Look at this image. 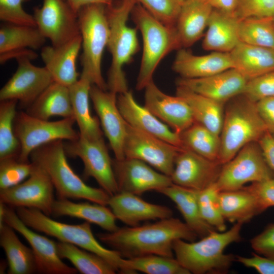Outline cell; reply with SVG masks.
<instances>
[{"label":"cell","instance_id":"cell-1","mask_svg":"<svg viewBox=\"0 0 274 274\" xmlns=\"http://www.w3.org/2000/svg\"><path fill=\"white\" fill-rule=\"evenodd\" d=\"M97 237L124 258L147 255L173 257L175 241H195L197 235L187 224L173 217L136 226L119 227Z\"/></svg>","mask_w":274,"mask_h":274},{"label":"cell","instance_id":"cell-2","mask_svg":"<svg viewBox=\"0 0 274 274\" xmlns=\"http://www.w3.org/2000/svg\"><path fill=\"white\" fill-rule=\"evenodd\" d=\"M243 224L235 223L229 230L223 232L214 230L197 242L175 241L173 249L176 259L190 273H226L235 257L225 254L224 250L231 244L242 240Z\"/></svg>","mask_w":274,"mask_h":274},{"label":"cell","instance_id":"cell-3","mask_svg":"<svg viewBox=\"0 0 274 274\" xmlns=\"http://www.w3.org/2000/svg\"><path fill=\"white\" fill-rule=\"evenodd\" d=\"M136 0H114L106 5L105 11L110 29L107 48L112 56L107 81L108 90L117 94L128 91L123 70L139 50L137 28L127 24Z\"/></svg>","mask_w":274,"mask_h":274},{"label":"cell","instance_id":"cell-4","mask_svg":"<svg viewBox=\"0 0 274 274\" xmlns=\"http://www.w3.org/2000/svg\"><path fill=\"white\" fill-rule=\"evenodd\" d=\"M63 140H56L33 150L31 162L49 176L59 199H85L108 206L110 195L101 188L87 185L70 165Z\"/></svg>","mask_w":274,"mask_h":274},{"label":"cell","instance_id":"cell-5","mask_svg":"<svg viewBox=\"0 0 274 274\" xmlns=\"http://www.w3.org/2000/svg\"><path fill=\"white\" fill-rule=\"evenodd\" d=\"M226 104L218 160L222 165L248 144L258 142L267 131L257 112L256 102L241 94Z\"/></svg>","mask_w":274,"mask_h":274},{"label":"cell","instance_id":"cell-6","mask_svg":"<svg viewBox=\"0 0 274 274\" xmlns=\"http://www.w3.org/2000/svg\"><path fill=\"white\" fill-rule=\"evenodd\" d=\"M133 21L143 38V54L135 89L142 90L153 80L162 59L174 50L181 49L175 26L167 25L137 3L131 12Z\"/></svg>","mask_w":274,"mask_h":274},{"label":"cell","instance_id":"cell-7","mask_svg":"<svg viewBox=\"0 0 274 274\" xmlns=\"http://www.w3.org/2000/svg\"><path fill=\"white\" fill-rule=\"evenodd\" d=\"M16 212L22 221L32 229L97 254L112 265L117 272L122 273L124 258L117 251L100 244L95 237L89 222L80 224L62 223L38 210L25 207L17 208Z\"/></svg>","mask_w":274,"mask_h":274},{"label":"cell","instance_id":"cell-8","mask_svg":"<svg viewBox=\"0 0 274 274\" xmlns=\"http://www.w3.org/2000/svg\"><path fill=\"white\" fill-rule=\"evenodd\" d=\"M105 7L106 5L99 4L85 6L79 11L78 20L83 50L80 77L87 78L92 85L102 90H108L101 68L102 56L110 36Z\"/></svg>","mask_w":274,"mask_h":274},{"label":"cell","instance_id":"cell-9","mask_svg":"<svg viewBox=\"0 0 274 274\" xmlns=\"http://www.w3.org/2000/svg\"><path fill=\"white\" fill-rule=\"evenodd\" d=\"M74 117L49 121L33 117L26 112L16 113L14 121V132L20 144L19 161L29 162L32 152L50 142L65 140L72 141L79 136L74 128Z\"/></svg>","mask_w":274,"mask_h":274},{"label":"cell","instance_id":"cell-10","mask_svg":"<svg viewBox=\"0 0 274 274\" xmlns=\"http://www.w3.org/2000/svg\"><path fill=\"white\" fill-rule=\"evenodd\" d=\"M274 178L258 142L248 144L229 161L222 165L216 182L219 191L237 190L248 183Z\"/></svg>","mask_w":274,"mask_h":274},{"label":"cell","instance_id":"cell-11","mask_svg":"<svg viewBox=\"0 0 274 274\" xmlns=\"http://www.w3.org/2000/svg\"><path fill=\"white\" fill-rule=\"evenodd\" d=\"M67 156L80 158L84 164L83 177L94 179L110 196L119 192L111 158L104 138L85 139L79 135L64 144Z\"/></svg>","mask_w":274,"mask_h":274},{"label":"cell","instance_id":"cell-12","mask_svg":"<svg viewBox=\"0 0 274 274\" xmlns=\"http://www.w3.org/2000/svg\"><path fill=\"white\" fill-rule=\"evenodd\" d=\"M181 148L138 129L127 123L123 145L125 158L143 161L158 172L170 176Z\"/></svg>","mask_w":274,"mask_h":274},{"label":"cell","instance_id":"cell-13","mask_svg":"<svg viewBox=\"0 0 274 274\" xmlns=\"http://www.w3.org/2000/svg\"><path fill=\"white\" fill-rule=\"evenodd\" d=\"M34 165L26 180L14 186L0 190V201L13 208L35 209L50 216L55 200V189L46 172L38 165Z\"/></svg>","mask_w":274,"mask_h":274},{"label":"cell","instance_id":"cell-14","mask_svg":"<svg viewBox=\"0 0 274 274\" xmlns=\"http://www.w3.org/2000/svg\"><path fill=\"white\" fill-rule=\"evenodd\" d=\"M33 16L42 35L53 46L61 45L80 35L78 14L66 0H43Z\"/></svg>","mask_w":274,"mask_h":274},{"label":"cell","instance_id":"cell-15","mask_svg":"<svg viewBox=\"0 0 274 274\" xmlns=\"http://www.w3.org/2000/svg\"><path fill=\"white\" fill-rule=\"evenodd\" d=\"M4 222L21 234L30 245L37 271L43 274H75L78 270L63 262L59 257L57 242L41 235L26 225L13 208L5 204Z\"/></svg>","mask_w":274,"mask_h":274},{"label":"cell","instance_id":"cell-16","mask_svg":"<svg viewBox=\"0 0 274 274\" xmlns=\"http://www.w3.org/2000/svg\"><path fill=\"white\" fill-rule=\"evenodd\" d=\"M16 60L17 68L1 88L0 100L15 99L27 108L54 80L45 66L34 65L30 59L22 57Z\"/></svg>","mask_w":274,"mask_h":274},{"label":"cell","instance_id":"cell-17","mask_svg":"<svg viewBox=\"0 0 274 274\" xmlns=\"http://www.w3.org/2000/svg\"><path fill=\"white\" fill-rule=\"evenodd\" d=\"M112 165L119 192L141 196L150 191L158 192L173 184L169 176L139 159L114 158Z\"/></svg>","mask_w":274,"mask_h":274},{"label":"cell","instance_id":"cell-18","mask_svg":"<svg viewBox=\"0 0 274 274\" xmlns=\"http://www.w3.org/2000/svg\"><path fill=\"white\" fill-rule=\"evenodd\" d=\"M222 164L187 148L179 151L170 176L173 184L201 191L215 183Z\"/></svg>","mask_w":274,"mask_h":274},{"label":"cell","instance_id":"cell-19","mask_svg":"<svg viewBox=\"0 0 274 274\" xmlns=\"http://www.w3.org/2000/svg\"><path fill=\"white\" fill-rule=\"evenodd\" d=\"M117 94L102 90L92 85L90 90L91 99L102 130L108 139L117 160L124 159L123 145L126 132L127 122L117 104Z\"/></svg>","mask_w":274,"mask_h":274},{"label":"cell","instance_id":"cell-20","mask_svg":"<svg viewBox=\"0 0 274 274\" xmlns=\"http://www.w3.org/2000/svg\"><path fill=\"white\" fill-rule=\"evenodd\" d=\"M144 89V107L175 132L180 134L194 123L191 110L182 97L164 93L153 80Z\"/></svg>","mask_w":274,"mask_h":274},{"label":"cell","instance_id":"cell-21","mask_svg":"<svg viewBox=\"0 0 274 274\" xmlns=\"http://www.w3.org/2000/svg\"><path fill=\"white\" fill-rule=\"evenodd\" d=\"M247 82L240 73L231 68L203 78L180 77L176 84L225 105L232 98L242 94Z\"/></svg>","mask_w":274,"mask_h":274},{"label":"cell","instance_id":"cell-22","mask_svg":"<svg viewBox=\"0 0 274 274\" xmlns=\"http://www.w3.org/2000/svg\"><path fill=\"white\" fill-rule=\"evenodd\" d=\"M117 104L125 121L130 126L183 148L179 134L160 120L135 100L131 91L117 95Z\"/></svg>","mask_w":274,"mask_h":274},{"label":"cell","instance_id":"cell-23","mask_svg":"<svg viewBox=\"0 0 274 274\" xmlns=\"http://www.w3.org/2000/svg\"><path fill=\"white\" fill-rule=\"evenodd\" d=\"M108 206L117 220L127 226H136L143 221L159 220L173 217L168 207L149 202L140 196L119 192L110 196Z\"/></svg>","mask_w":274,"mask_h":274},{"label":"cell","instance_id":"cell-24","mask_svg":"<svg viewBox=\"0 0 274 274\" xmlns=\"http://www.w3.org/2000/svg\"><path fill=\"white\" fill-rule=\"evenodd\" d=\"M81 47L80 35L61 45L42 48V60L54 82L70 87L79 80L76 62Z\"/></svg>","mask_w":274,"mask_h":274},{"label":"cell","instance_id":"cell-25","mask_svg":"<svg viewBox=\"0 0 274 274\" xmlns=\"http://www.w3.org/2000/svg\"><path fill=\"white\" fill-rule=\"evenodd\" d=\"M233 68L229 53L212 52L196 55L185 48L178 50L172 68L181 78H200Z\"/></svg>","mask_w":274,"mask_h":274},{"label":"cell","instance_id":"cell-26","mask_svg":"<svg viewBox=\"0 0 274 274\" xmlns=\"http://www.w3.org/2000/svg\"><path fill=\"white\" fill-rule=\"evenodd\" d=\"M213 9L206 0H186L182 4L175 25L181 48L189 47L200 39Z\"/></svg>","mask_w":274,"mask_h":274},{"label":"cell","instance_id":"cell-27","mask_svg":"<svg viewBox=\"0 0 274 274\" xmlns=\"http://www.w3.org/2000/svg\"><path fill=\"white\" fill-rule=\"evenodd\" d=\"M239 20L235 13L213 9L202 41V48L213 52L229 53L239 42Z\"/></svg>","mask_w":274,"mask_h":274},{"label":"cell","instance_id":"cell-28","mask_svg":"<svg viewBox=\"0 0 274 274\" xmlns=\"http://www.w3.org/2000/svg\"><path fill=\"white\" fill-rule=\"evenodd\" d=\"M233 68L247 80L274 70V49L239 42L229 52Z\"/></svg>","mask_w":274,"mask_h":274},{"label":"cell","instance_id":"cell-29","mask_svg":"<svg viewBox=\"0 0 274 274\" xmlns=\"http://www.w3.org/2000/svg\"><path fill=\"white\" fill-rule=\"evenodd\" d=\"M92 85L88 79L80 77L68 88L79 135L85 139L95 140L103 138V131L98 118L92 116L90 111V90Z\"/></svg>","mask_w":274,"mask_h":274},{"label":"cell","instance_id":"cell-30","mask_svg":"<svg viewBox=\"0 0 274 274\" xmlns=\"http://www.w3.org/2000/svg\"><path fill=\"white\" fill-rule=\"evenodd\" d=\"M52 215L82 219L109 232L119 228L116 222L117 219L110 208L94 202H75L68 199L58 198L54 201Z\"/></svg>","mask_w":274,"mask_h":274},{"label":"cell","instance_id":"cell-31","mask_svg":"<svg viewBox=\"0 0 274 274\" xmlns=\"http://www.w3.org/2000/svg\"><path fill=\"white\" fill-rule=\"evenodd\" d=\"M158 192L167 197L175 203L185 223L197 236L202 238L216 230L201 216L198 200L199 191L173 183Z\"/></svg>","mask_w":274,"mask_h":274},{"label":"cell","instance_id":"cell-32","mask_svg":"<svg viewBox=\"0 0 274 274\" xmlns=\"http://www.w3.org/2000/svg\"><path fill=\"white\" fill-rule=\"evenodd\" d=\"M26 112L46 120L54 116L74 117L68 87L54 81L27 108Z\"/></svg>","mask_w":274,"mask_h":274},{"label":"cell","instance_id":"cell-33","mask_svg":"<svg viewBox=\"0 0 274 274\" xmlns=\"http://www.w3.org/2000/svg\"><path fill=\"white\" fill-rule=\"evenodd\" d=\"M218 200L224 219L231 223L244 224L262 213L255 195L245 186L237 190L220 191Z\"/></svg>","mask_w":274,"mask_h":274},{"label":"cell","instance_id":"cell-34","mask_svg":"<svg viewBox=\"0 0 274 274\" xmlns=\"http://www.w3.org/2000/svg\"><path fill=\"white\" fill-rule=\"evenodd\" d=\"M176 95L184 98L189 105L195 122L215 134L220 135L224 118V104L181 86H177Z\"/></svg>","mask_w":274,"mask_h":274},{"label":"cell","instance_id":"cell-35","mask_svg":"<svg viewBox=\"0 0 274 274\" xmlns=\"http://www.w3.org/2000/svg\"><path fill=\"white\" fill-rule=\"evenodd\" d=\"M14 231L6 223L0 227V245L6 255L8 273L31 274L37 272L32 249L21 243Z\"/></svg>","mask_w":274,"mask_h":274},{"label":"cell","instance_id":"cell-36","mask_svg":"<svg viewBox=\"0 0 274 274\" xmlns=\"http://www.w3.org/2000/svg\"><path fill=\"white\" fill-rule=\"evenodd\" d=\"M58 254L66 259L82 274H114L117 270L108 261L92 252L72 244L57 242Z\"/></svg>","mask_w":274,"mask_h":274},{"label":"cell","instance_id":"cell-37","mask_svg":"<svg viewBox=\"0 0 274 274\" xmlns=\"http://www.w3.org/2000/svg\"><path fill=\"white\" fill-rule=\"evenodd\" d=\"M46 38L36 26L6 23L0 28V53L24 48H42Z\"/></svg>","mask_w":274,"mask_h":274},{"label":"cell","instance_id":"cell-38","mask_svg":"<svg viewBox=\"0 0 274 274\" xmlns=\"http://www.w3.org/2000/svg\"><path fill=\"white\" fill-rule=\"evenodd\" d=\"M180 135L183 148L210 160L218 161L221 145L219 135L194 122Z\"/></svg>","mask_w":274,"mask_h":274},{"label":"cell","instance_id":"cell-39","mask_svg":"<svg viewBox=\"0 0 274 274\" xmlns=\"http://www.w3.org/2000/svg\"><path fill=\"white\" fill-rule=\"evenodd\" d=\"M138 271L147 274L190 273L174 257L152 254L124 258L122 273H136Z\"/></svg>","mask_w":274,"mask_h":274},{"label":"cell","instance_id":"cell-40","mask_svg":"<svg viewBox=\"0 0 274 274\" xmlns=\"http://www.w3.org/2000/svg\"><path fill=\"white\" fill-rule=\"evenodd\" d=\"M273 17H251L240 19L239 42L274 49Z\"/></svg>","mask_w":274,"mask_h":274},{"label":"cell","instance_id":"cell-41","mask_svg":"<svg viewBox=\"0 0 274 274\" xmlns=\"http://www.w3.org/2000/svg\"><path fill=\"white\" fill-rule=\"evenodd\" d=\"M18 101L15 99L1 101L0 104V160L18 157L20 144L14 129V121Z\"/></svg>","mask_w":274,"mask_h":274},{"label":"cell","instance_id":"cell-42","mask_svg":"<svg viewBox=\"0 0 274 274\" xmlns=\"http://www.w3.org/2000/svg\"><path fill=\"white\" fill-rule=\"evenodd\" d=\"M219 192L215 183L199 191L198 200L202 219L216 230L223 232L226 230V226L219 206L218 196Z\"/></svg>","mask_w":274,"mask_h":274},{"label":"cell","instance_id":"cell-43","mask_svg":"<svg viewBox=\"0 0 274 274\" xmlns=\"http://www.w3.org/2000/svg\"><path fill=\"white\" fill-rule=\"evenodd\" d=\"M34 164L22 162L18 157L0 160V190L17 185L27 179L31 174Z\"/></svg>","mask_w":274,"mask_h":274},{"label":"cell","instance_id":"cell-44","mask_svg":"<svg viewBox=\"0 0 274 274\" xmlns=\"http://www.w3.org/2000/svg\"><path fill=\"white\" fill-rule=\"evenodd\" d=\"M151 14L163 24L175 26L181 4L179 0H136Z\"/></svg>","mask_w":274,"mask_h":274},{"label":"cell","instance_id":"cell-45","mask_svg":"<svg viewBox=\"0 0 274 274\" xmlns=\"http://www.w3.org/2000/svg\"><path fill=\"white\" fill-rule=\"evenodd\" d=\"M30 0H0V19L6 23L36 26L33 15L27 13L22 4Z\"/></svg>","mask_w":274,"mask_h":274},{"label":"cell","instance_id":"cell-46","mask_svg":"<svg viewBox=\"0 0 274 274\" xmlns=\"http://www.w3.org/2000/svg\"><path fill=\"white\" fill-rule=\"evenodd\" d=\"M242 94L254 102L274 97V70L248 80Z\"/></svg>","mask_w":274,"mask_h":274},{"label":"cell","instance_id":"cell-47","mask_svg":"<svg viewBox=\"0 0 274 274\" xmlns=\"http://www.w3.org/2000/svg\"><path fill=\"white\" fill-rule=\"evenodd\" d=\"M235 14L239 19L273 17L274 0H237Z\"/></svg>","mask_w":274,"mask_h":274},{"label":"cell","instance_id":"cell-48","mask_svg":"<svg viewBox=\"0 0 274 274\" xmlns=\"http://www.w3.org/2000/svg\"><path fill=\"white\" fill-rule=\"evenodd\" d=\"M250 244L256 253L274 259V223L269 224L261 232L253 237Z\"/></svg>","mask_w":274,"mask_h":274},{"label":"cell","instance_id":"cell-49","mask_svg":"<svg viewBox=\"0 0 274 274\" xmlns=\"http://www.w3.org/2000/svg\"><path fill=\"white\" fill-rule=\"evenodd\" d=\"M246 187L255 195L262 213L274 207V178L252 183Z\"/></svg>","mask_w":274,"mask_h":274},{"label":"cell","instance_id":"cell-50","mask_svg":"<svg viewBox=\"0 0 274 274\" xmlns=\"http://www.w3.org/2000/svg\"><path fill=\"white\" fill-rule=\"evenodd\" d=\"M250 257L235 256V261L247 267L252 268L260 274H274V259L269 258L255 252Z\"/></svg>","mask_w":274,"mask_h":274},{"label":"cell","instance_id":"cell-51","mask_svg":"<svg viewBox=\"0 0 274 274\" xmlns=\"http://www.w3.org/2000/svg\"><path fill=\"white\" fill-rule=\"evenodd\" d=\"M256 106L267 131L274 134V97L260 99L256 102Z\"/></svg>","mask_w":274,"mask_h":274},{"label":"cell","instance_id":"cell-52","mask_svg":"<svg viewBox=\"0 0 274 274\" xmlns=\"http://www.w3.org/2000/svg\"><path fill=\"white\" fill-rule=\"evenodd\" d=\"M266 162L274 172V136L266 131L258 141Z\"/></svg>","mask_w":274,"mask_h":274},{"label":"cell","instance_id":"cell-53","mask_svg":"<svg viewBox=\"0 0 274 274\" xmlns=\"http://www.w3.org/2000/svg\"><path fill=\"white\" fill-rule=\"evenodd\" d=\"M22 57H27L33 60L38 57V54L33 49L29 48L13 50L0 53V62L3 64L10 59L17 60Z\"/></svg>","mask_w":274,"mask_h":274},{"label":"cell","instance_id":"cell-54","mask_svg":"<svg viewBox=\"0 0 274 274\" xmlns=\"http://www.w3.org/2000/svg\"><path fill=\"white\" fill-rule=\"evenodd\" d=\"M214 9L235 13L237 0H206Z\"/></svg>","mask_w":274,"mask_h":274},{"label":"cell","instance_id":"cell-55","mask_svg":"<svg viewBox=\"0 0 274 274\" xmlns=\"http://www.w3.org/2000/svg\"><path fill=\"white\" fill-rule=\"evenodd\" d=\"M74 12L78 14L83 7L91 4L111 5L114 0H66Z\"/></svg>","mask_w":274,"mask_h":274},{"label":"cell","instance_id":"cell-56","mask_svg":"<svg viewBox=\"0 0 274 274\" xmlns=\"http://www.w3.org/2000/svg\"><path fill=\"white\" fill-rule=\"evenodd\" d=\"M272 19H273V23H274V16L273 17Z\"/></svg>","mask_w":274,"mask_h":274},{"label":"cell","instance_id":"cell-57","mask_svg":"<svg viewBox=\"0 0 274 274\" xmlns=\"http://www.w3.org/2000/svg\"><path fill=\"white\" fill-rule=\"evenodd\" d=\"M273 134V136H274V134Z\"/></svg>","mask_w":274,"mask_h":274}]
</instances>
